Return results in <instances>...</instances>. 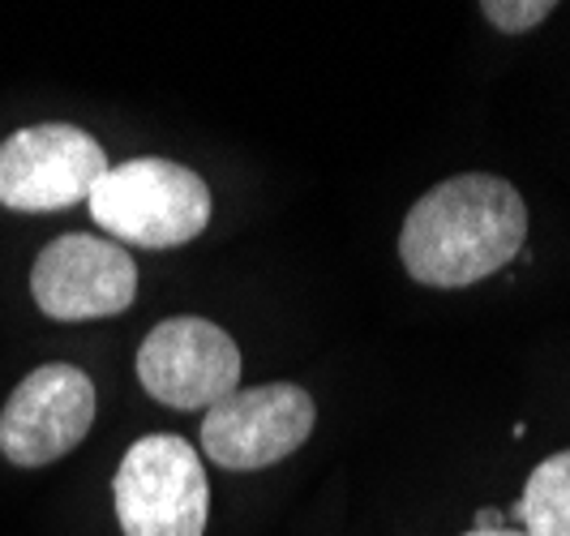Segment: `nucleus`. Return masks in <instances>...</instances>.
<instances>
[{
	"label": "nucleus",
	"instance_id": "10",
	"mask_svg": "<svg viewBox=\"0 0 570 536\" xmlns=\"http://www.w3.org/2000/svg\"><path fill=\"white\" fill-rule=\"evenodd\" d=\"M481 13L489 18V27L507 30V35H523V30H537L549 18L558 13L553 0H485Z\"/></svg>",
	"mask_w": 570,
	"mask_h": 536
},
{
	"label": "nucleus",
	"instance_id": "2",
	"mask_svg": "<svg viewBox=\"0 0 570 536\" xmlns=\"http://www.w3.org/2000/svg\"><path fill=\"white\" fill-rule=\"evenodd\" d=\"M90 220L138 250L189 245L210 224V189L194 168L159 155L125 159L90 194Z\"/></svg>",
	"mask_w": 570,
	"mask_h": 536
},
{
	"label": "nucleus",
	"instance_id": "4",
	"mask_svg": "<svg viewBox=\"0 0 570 536\" xmlns=\"http://www.w3.org/2000/svg\"><path fill=\"white\" fill-rule=\"evenodd\" d=\"M108 168V150L78 125H27L0 142V206L27 215L65 211L90 198Z\"/></svg>",
	"mask_w": 570,
	"mask_h": 536
},
{
	"label": "nucleus",
	"instance_id": "12",
	"mask_svg": "<svg viewBox=\"0 0 570 536\" xmlns=\"http://www.w3.org/2000/svg\"><path fill=\"white\" fill-rule=\"evenodd\" d=\"M463 536H528L523 528H498V533H463Z\"/></svg>",
	"mask_w": 570,
	"mask_h": 536
},
{
	"label": "nucleus",
	"instance_id": "1",
	"mask_svg": "<svg viewBox=\"0 0 570 536\" xmlns=\"http://www.w3.org/2000/svg\"><path fill=\"white\" fill-rule=\"evenodd\" d=\"M528 241V206L511 181L463 172L433 185L403 220L400 257L425 288H472L511 266Z\"/></svg>",
	"mask_w": 570,
	"mask_h": 536
},
{
	"label": "nucleus",
	"instance_id": "6",
	"mask_svg": "<svg viewBox=\"0 0 570 536\" xmlns=\"http://www.w3.org/2000/svg\"><path fill=\"white\" fill-rule=\"evenodd\" d=\"M138 382L168 408L206 412L240 391V348L206 318H168L138 348Z\"/></svg>",
	"mask_w": 570,
	"mask_h": 536
},
{
	"label": "nucleus",
	"instance_id": "8",
	"mask_svg": "<svg viewBox=\"0 0 570 536\" xmlns=\"http://www.w3.org/2000/svg\"><path fill=\"white\" fill-rule=\"evenodd\" d=\"M95 425V387L78 366L30 369L0 412V455L13 468H43L69 455Z\"/></svg>",
	"mask_w": 570,
	"mask_h": 536
},
{
	"label": "nucleus",
	"instance_id": "5",
	"mask_svg": "<svg viewBox=\"0 0 570 536\" xmlns=\"http://www.w3.org/2000/svg\"><path fill=\"white\" fill-rule=\"evenodd\" d=\"M317 408L296 382H262L232 391L202 417V451L228 472H257L305 447Z\"/></svg>",
	"mask_w": 570,
	"mask_h": 536
},
{
	"label": "nucleus",
	"instance_id": "3",
	"mask_svg": "<svg viewBox=\"0 0 570 536\" xmlns=\"http://www.w3.org/2000/svg\"><path fill=\"white\" fill-rule=\"evenodd\" d=\"M112 503L125 536H202L210 515L206 468L185 438L146 433L116 468Z\"/></svg>",
	"mask_w": 570,
	"mask_h": 536
},
{
	"label": "nucleus",
	"instance_id": "9",
	"mask_svg": "<svg viewBox=\"0 0 570 536\" xmlns=\"http://www.w3.org/2000/svg\"><path fill=\"white\" fill-rule=\"evenodd\" d=\"M511 524H523L528 536H570V451H558L532 468Z\"/></svg>",
	"mask_w": 570,
	"mask_h": 536
},
{
	"label": "nucleus",
	"instance_id": "11",
	"mask_svg": "<svg viewBox=\"0 0 570 536\" xmlns=\"http://www.w3.org/2000/svg\"><path fill=\"white\" fill-rule=\"evenodd\" d=\"M498 528H511V510L498 507H481L476 519H472V533H498Z\"/></svg>",
	"mask_w": 570,
	"mask_h": 536
},
{
	"label": "nucleus",
	"instance_id": "7",
	"mask_svg": "<svg viewBox=\"0 0 570 536\" xmlns=\"http://www.w3.org/2000/svg\"><path fill=\"white\" fill-rule=\"evenodd\" d=\"M30 296L52 322H95L125 313L138 296V266L112 241L65 232L30 266Z\"/></svg>",
	"mask_w": 570,
	"mask_h": 536
}]
</instances>
